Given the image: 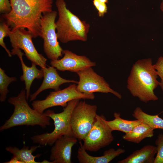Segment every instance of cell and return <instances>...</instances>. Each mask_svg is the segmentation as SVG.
Wrapping results in <instances>:
<instances>
[{
    "label": "cell",
    "mask_w": 163,
    "mask_h": 163,
    "mask_svg": "<svg viewBox=\"0 0 163 163\" xmlns=\"http://www.w3.org/2000/svg\"><path fill=\"white\" fill-rule=\"evenodd\" d=\"M11 11L2 16L14 31L20 28L30 31L34 38L40 36L43 15L53 11V0H10Z\"/></svg>",
    "instance_id": "cell-1"
},
{
    "label": "cell",
    "mask_w": 163,
    "mask_h": 163,
    "mask_svg": "<svg viewBox=\"0 0 163 163\" xmlns=\"http://www.w3.org/2000/svg\"><path fill=\"white\" fill-rule=\"evenodd\" d=\"M158 76L151 58L139 59L133 64L127 80L132 95L145 103L158 99L154 93L159 85Z\"/></svg>",
    "instance_id": "cell-2"
},
{
    "label": "cell",
    "mask_w": 163,
    "mask_h": 163,
    "mask_svg": "<svg viewBox=\"0 0 163 163\" xmlns=\"http://www.w3.org/2000/svg\"><path fill=\"white\" fill-rule=\"evenodd\" d=\"M58 18L55 22L58 39L63 43L73 41H86L90 25L82 21L66 7L65 0H56Z\"/></svg>",
    "instance_id": "cell-3"
},
{
    "label": "cell",
    "mask_w": 163,
    "mask_h": 163,
    "mask_svg": "<svg viewBox=\"0 0 163 163\" xmlns=\"http://www.w3.org/2000/svg\"><path fill=\"white\" fill-rule=\"evenodd\" d=\"M27 100L25 90H22L17 96L10 97L8 99V102L14 106V110L10 118L0 126V131L24 125H38L44 129L50 124V118L45 112L41 114L31 108Z\"/></svg>",
    "instance_id": "cell-4"
},
{
    "label": "cell",
    "mask_w": 163,
    "mask_h": 163,
    "mask_svg": "<svg viewBox=\"0 0 163 163\" xmlns=\"http://www.w3.org/2000/svg\"><path fill=\"white\" fill-rule=\"evenodd\" d=\"M80 99H75L68 103L67 106L60 113H56L48 110L46 115L53 120L54 129L51 133L34 135L31 138L33 142L40 145L52 146L55 141L63 136H73L70 125L73 111Z\"/></svg>",
    "instance_id": "cell-5"
},
{
    "label": "cell",
    "mask_w": 163,
    "mask_h": 163,
    "mask_svg": "<svg viewBox=\"0 0 163 163\" xmlns=\"http://www.w3.org/2000/svg\"><path fill=\"white\" fill-rule=\"evenodd\" d=\"M97 107L79 101L72 112L70 125L74 137L83 140L91 129L97 115Z\"/></svg>",
    "instance_id": "cell-6"
},
{
    "label": "cell",
    "mask_w": 163,
    "mask_h": 163,
    "mask_svg": "<svg viewBox=\"0 0 163 163\" xmlns=\"http://www.w3.org/2000/svg\"><path fill=\"white\" fill-rule=\"evenodd\" d=\"M75 83L62 89L50 92L45 99L33 101L32 108L40 113L47 109L57 106L66 107L68 103L75 99L93 100L94 93L85 94L79 92Z\"/></svg>",
    "instance_id": "cell-7"
},
{
    "label": "cell",
    "mask_w": 163,
    "mask_h": 163,
    "mask_svg": "<svg viewBox=\"0 0 163 163\" xmlns=\"http://www.w3.org/2000/svg\"><path fill=\"white\" fill-rule=\"evenodd\" d=\"M57 13L56 11L46 13L41 20L40 37L43 40L44 52L51 60L58 59L63 55V50L58 41L56 31L55 19Z\"/></svg>",
    "instance_id": "cell-8"
},
{
    "label": "cell",
    "mask_w": 163,
    "mask_h": 163,
    "mask_svg": "<svg viewBox=\"0 0 163 163\" xmlns=\"http://www.w3.org/2000/svg\"><path fill=\"white\" fill-rule=\"evenodd\" d=\"M105 119L103 115H97L91 129L83 140L82 146L86 151L96 152L113 141L112 131L105 123Z\"/></svg>",
    "instance_id": "cell-9"
},
{
    "label": "cell",
    "mask_w": 163,
    "mask_h": 163,
    "mask_svg": "<svg viewBox=\"0 0 163 163\" xmlns=\"http://www.w3.org/2000/svg\"><path fill=\"white\" fill-rule=\"evenodd\" d=\"M26 29L22 27L11 31L8 37L12 49L23 50L27 58L31 63L41 68L46 67L47 59L38 52L32 42L33 37L32 33Z\"/></svg>",
    "instance_id": "cell-10"
},
{
    "label": "cell",
    "mask_w": 163,
    "mask_h": 163,
    "mask_svg": "<svg viewBox=\"0 0 163 163\" xmlns=\"http://www.w3.org/2000/svg\"><path fill=\"white\" fill-rule=\"evenodd\" d=\"M79 80L76 85L79 92L85 94L101 92L111 93L120 99L121 95L112 89L104 78L97 74L92 67L88 68L76 73Z\"/></svg>",
    "instance_id": "cell-11"
},
{
    "label": "cell",
    "mask_w": 163,
    "mask_h": 163,
    "mask_svg": "<svg viewBox=\"0 0 163 163\" xmlns=\"http://www.w3.org/2000/svg\"><path fill=\"white\" fill-rule=\"evenodd\" d=\"M63 57L61 59L51 60V65L60 71L76 72L88 68L95 66L96 63L85 56L78 55L67 50H63Z\"/></svg>",
    "instance_id": "cell-12"
},
{
    "label": "cell",
    "mask_w": 163,
    "mask_h": 163,
    "mask_svg": "<svg viewBox=\"0 0 163 163\" xmlns=\"http://www.w3.org/2000/svg\"><path fill=\"white\" fill-rule=\"evenodd\" d=\"M77 141L74 137L67 136H63L57 139L50 150V163H72V149Z\"/></svg>",
    "instance_id": "cell-13"
},
{
    "label": "cell",
    "mask_w": 163,
    "mask_h": 163,
    "mask_svg": "<svg viewBox=\"0 0 163 163\" xmlns=\"http://www.w3.org/2000/svg\"><path fill=\"white\" fill-rule=\"evenodd\" d=\"M43 72V79L39 88L33 94H30V101H34L37 96L42 91L47 89H53L55 91L60 90V87L66 83H73L77 84L78 82L73 80H69L61 77L58 73L57 69L51 66L41 68Z\"/></svg>",
    "instance_id": "cell-14"
},
{
    "label": "cell",
    "mask_w": 163,
    "mask_h": 163,
    "mask_svg": "<svg viewBox=\"0 0 163 163\" xmlns=\"http://www.w3.org/2000/svg\"><path fill=\"white\" fill-rule=\"evenodd\" d=\"M11 52L12 55H17L20 61L23 74L20 78L21 81L24 82L26 97L27 100L30 95V88L32 82L36 78L41 79L43 77V70L42 68L40 70L38 69L36 67L37 65L33 63H32L31 67L27 66L23 60V56L24 53L21 52L20 49H12Z\"/></svg>",
    "instance_id": "cell-15"
},
{
    "label": "cell",
    "mask_w": 163,
    "mask_h": 163,
    "mask_svg": "<svg viewBox=\"0 0 163 163\" xmlns=\"http://www.w3.org/2000/svg\"><path fill=\"white\" fill-rule=\"evenodd\" d=\"M80 144V145L78 149L77 155L80 163H108L125 152L124 149L121 148L116 150L111 148L105 151L102 156H94L87 153L81 142Z\"/></svg>",
    "instance_id": "cell-16"
},
{
    "label": "cell",
    "mask_w": 163,
    "mask_h": 163,
    "mask_svg": "<svg viewBox=\"0 0 163 163\" xmlns=\"http://www.w3.org/2000/svg\"><path fill=\"white\" fill-rule=\"evenodd\" d=\"M156 146L148 145L134 152L118 163H154L157 153Z\"/></svg>",
    "instance_id": "cell-17"
},
{
    "label": "cell",
    "mask_w": 163,
    "mask_h": 163,
    "mask_svg": "<svg viewBox=\"0 0 163 163\" xmlns=\"http://www.w3.org/2000/svg\"><path fill=\"white\" fill-rule=\"evenodd\" d=\"M154 129L147 124L142 121L130 131L125 133L123 136V139L128 142L139 143L145 138L153 137Z\"/></svg>",
    "instance_id": "cell-18"
},
{
    "label": "cell",
    "mask_w": 163,
    "mask_h": 163,
    "mask_svg": "<svg viewBox=\"0 0 163 163\" xmlns=\"http://www.w3.org/2000/svg\"><path fill=\"white\" fill-rule=\"evenodd\" d=\"M40 147V145H38L32 146L29 149L28 146L24 145L22 148L19 149L16 147L9 146L6 147L5 150L13 155L12 157L16 158L21 163H40L41 162L36 161L35 158L40 155L34 156L33 153Z\"/></svg>",
    "instance_id": "cell-19"
},
{
    "label": "cell",
    "mask_w": 163,
    "mask_h": 163,
    "mask_svg": "<svg viewBox=\"0 0 163 163\" xmlns=\"http://www.w3.org/2000/svg\"><path fill=\"white\" fill-rule=\"evenodd\" d=\"M113 116L114 119L113 120L107 121L106 119L104 120L106 123L112 131H119L126 133L130 131L142 122L137 119L130 120L122 119L121 117L120 114L118 113L115 112Z\"/></svg>",
    "instance_id": "cell-20"
},
{
    "label": "cell",
    "mask_w": 163,
    "mask_h": 163,
    "mask_svg": "<svg viewBox=\"0 0 163 163\" xmlns=\"http://www.w3.org/2000/svg\"><path fill=\"white\" fill-rule=\"evenodd\" d=\"M158 114L151 115L144 112L139 107H136L132 113L136 119L139 120L147 124L154 129H163V119Z\"/></svg>",
    "instance_id": "cell-21"
},
{
    "label": "cell",
    "mask_w": 163,
    "mask_h": 163,
    "mask_svg": "<svg viewBox=\"0 0 163 163\" xmlns=\"http://www.w3.org/2000/svg\"><path fill=\"white\" fill-rule=\"evenodd\" d=\"M17 79L14 77H9L5 72V71L0 68V101L3 102L5 101L9 91L8 87L9 84L16 81Z\"/></svg>",
    "instance_id": "cell-22"
},
{
    "label": "cell",
    "mask_w": 163,
    "mask_h": 163,
    "mask_svg": "<svg viewBox=\"0 0 163 163\" xmlns=\"http://www.w3.org/2000/svg\"><path fill=\"white\" fill-rule=\"evenodd\" d=\"M5 21L1 22L0 24V45L5 50L9 57H11V52L7 48L4 42L5 37L8 36L12 30L11 28Z\"/></svg>",
    "instance_id": "cell-23"
},
{
    "label": "cell",
    "mask_w": 163,
    "mask_h": 163,
    "mask_svg": "<svg viewBox=\"0 0 163 163\" xmlns=\"http://www.w3.org/2000/svg\"><path fill=\"white\" fill-rule=\"evenodd\" d=\"M155 143L157 152L154 163H163V134L158 135Z\"/></svg>",
    "instance_id": "cell-24"
},
{
    "label": "cell",
    "mask_w": 163,
    "mask_h": 163,
    "mask_svg": "<svg viewBox=\"0 0 163 163\" xmlns=\"http://www.w3.org/2000/svg\"><path fill=\"white\" fill-rule=\"evenodd\" d=\"M153 66L156 71L158 76L161 79L159 85L163 93V57H160L156 63L153 64Z\"/></svg>",
    "instance_id": "cell-25"
},
{
    "label": "cell",
    "mask_w": 163,
    "mask_h": 163,
    "mask_svg": "<svg viewBox=\"0 0 163 163\" xmlns=\"http://www.w3.org/2000/svg\"><path fill=\"white\" fill-rule=\"evenodd\" d=\"M10 0H0V12L3 14L8 13L11 11Z\"/></svg>",
    "instance_id": "cell-26"
},
{
    "label": "cell",
    "mask_w": 163,
    "mask_h": 163,
    "mask_svg": "<svg viewBox=\"0 0 163 163\" xmlns=\"http://www.w3.org/2000/svg\"><path fill=\"white\" fill-rule=\"evenodd\" d=\"M96 9L98 11V15L100 17H103L107 12V7L106 3L100 2Z\"/></svg>",
    "instance_id": "cell-27"
},
{
    "label": "cell",
    "mask_w": 163,
    "mask_h": 163,
    "mask_svg": "<svg viewBox=\"0 0 163 163\" xmlns=\"http://www.w3.org/2000/svg\"><path fill=\"white\" fill-rule=\"evenodd\" d=\"M160 9L161 11L163 12V0H162L161 3L160 5Z\"/></svg>",
    "instance_id": "cell-28"
},
{
    "label": "cell",
    "mask_w": 163,
    "mask_h": 163,
    "mask_svg": "<svg viewBox=\"0 0 163 163\" xmlns=\"http://www.w3.org/2000/svg\"><path fill=\"white\" fill-rule=\"evenodd\" d=\"M98 0L100 2L103 3H108V0Z\"/></svg>",
    "instance_id": "cell-29"
}]
</instances>
